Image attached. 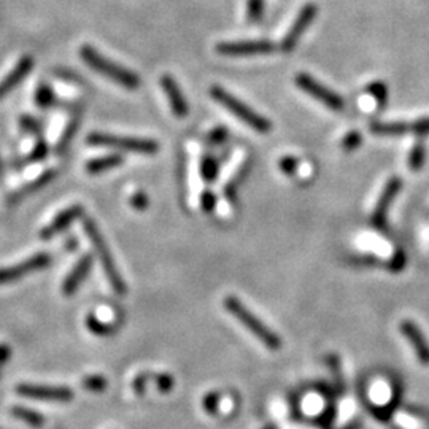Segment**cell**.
I'll list each match as a JSON object with an SVG mask.
<instances>
[{
	"mask_svg": "<svg viewBox=\"0 0 429 429\" xmlns=\"http://www.w3.org/2000/svg\"><path fill=\"white\" fill-rule=\"evenodd\" d=\"M80 57L84 61V64L93 68L94 72L100 73L105 78L112 80L116 84H121L123 88L134 91L140 86V77L135 72L129 70L123 66H118L116 62L107 59L105 56H102L96 48L89 47V45H83L80 48Z\"/></svg>",
	"mask_w": 429,
	"mask_h": 429,
	"instance_id": "6da1fadb",
	"label": "cell"
},
{
	"mask_svg": "<svg viewBox=\"0 0 429 429\" xmlns=\"http://www.w3.org/2000/svg\"><path fill=\"white\" fill-rule=\"evenodd\" d=\"M225 308L237 319L240 324H243L251 334H253L257 340L269 350L277 352L282 348V340L280 337L269 328L267 324L261 322L256 315L248 310L247 306H243V302L237 299L236 296H227L225 299Z\"/></svg>",
	"mask_w": 429,
	"mask_h": 429,
	"instance_id": "7a4b0ae2",
	"label": "cell"
},
{
	"mask_svg": "<svg viewBox=\"0 0 429 429\" xmlns=\"http://www.w3.org/2000/svg\"><path fill=\"white\" fill-rule=\"evenodd\" d=\"M210 96H211V99H213L215 102H218L220 105L225 107L226 110L231 112L234 116L240 119L243 124H247L248 128L256 130V133L269 134L272 130V124L267 118L255 112L253 108L248 107L240 99H237L236 96L227 93L225 88H221V86H211Z\"/></svg>",
	"mask_w": 429,
	"mask_h": 429,
	"instance_id": "3957f363",
	"label": "cell"
},
{
	"mask_svg": "<svg viewBox=\"0 0 429 429\" xmlns=\"http://www.w3.org/2000/svg\"><path fill=\"white\" fill-rule=\"evenodd\" d=\"M83 229L86 232V236H88L91 245H93L96 250V255L99 256L100 264L104 267V272L108 278V283L113 288V291L116 294H124L128 288H126V283L121 277V273L118 272L116 269V262H114L112 251L108 248V245L105 242L104 236H102L99 227H97L96 223L89 218L83 220Z\"/></svg>",
	"mask_w": 429,
	"mask_h": 429,
	"instance_id": "277c9868",
	"label": "cell"
},
{
	"mask_svg": "<svg viewBox=\"0 0 429 429\" xmlns=\"http://www.w3.org/2000/svg\"><path fill=\"white\" fill-rule=\"evenodd\" d=\"M88 143L93 146H110L116 150L153 156L159 150V143L153 139H139V137H123L104 133H94L88 137Z\"/></svg>",
	"mask_w": 429,
	"mask_h": 429,
	"instance_id": "5b68a950",
	"label": "cell"
},
{
	"mask_svg": "<svg viewBox=\"0 0 429 429\" xmlns=\"http://www.w3.org/2000/svg\"><path fill=\"white\" fill-rule=\"evenodd\" d=\"M294 83L301 91H304L306 94L312 96L313 99H317L318 102H322L323 105L331 108V110L342 112L343 108H345V100H343L339 94L334 93L333 89H329L328 86L319 83L318 80H315L313 77L308 75V73H297Z\"/></svg>",
	"mask_w": 429,
	"mask_h": 429,
	"instance_id": "8992f818",
	"label": "cell"
},
{
	"mask_svg": "<svg viewBox=\"0 0 429 429\" xmlns=\"http://www.w3.org/2000/svg\"><path fill=\"white\" fill-rule=\"evenodd\" d=\"M53 257L47 251H40V253L33 255L31 257H27L20 264L10 266V267H0V285H10L20 282L21 278H24L26 276H31V273H36L47 269Z\"/></svg>",
	"mask_w": 429,
	"mask_h": 429,
	"instance_id": "52a82bcc",
	"label": "cell"
},
{
	"mask_svg": "<svg viewBox=\"0 0 429 429\" xmlns=\"http://www.w3.org/2000/svg\"><path fill=\"white\" fill-rule=\"evenodd\" d=\"M16 393L22 398L47 400V402H70L73 399V391L67 386H50V385H31V383H21L16 386Z\"/></svg>",
	"mask_w": 429,
	"mask_h": 429,
	"instance_id": "ba28073f",
	"label": "cell"
},
{
	"mask_svg": "<svg viewBox=\"0 0 429 429\" xmlns=\"http://www.w3.org/2000/svg\"><path fill=\"white\" fill-rule=\"evenodd\" d=\"M276 45L269 40H251V42H225L216 45V53L227 57H247L271 54Z\"/></svg>",
	"mask_w": 429,
	"mask_h": 429,
	"instance_id": "9c48e42d",
	"label": "cell"
},
{
	"mask_svg": "<svg viewBox=\"0 0 429 429\" xmlns=\"http://www.w3.org/2000/svg\"><path fill=\"white\" fill-rule=\"evenodd\" d=\"M317 13H318V7L315 3H307L302 7L299 15H297V18L293 22V26H291L289 32L286 33L285 38L282 40V45H280L282 51L289 53V51H293L296 48V45L299 43L301 37L304 36L308 26H310L315 18H317Z\"/></svg>",
	"mask_w": 429,
	"mask_h": 429,
	"instance_id": "30bf717a",
	"label": "cell"
},
{
	"mask_svg": "<svg viewBox=\"0 0 429 429\" xmlns=\"http://www.w3.org/2000/svg\"><path fill=\"white\" fill-rule=\"evenodd\" d=\"M400 190H402V180H400L399 176H391V179L386 181L379 200H377L375 209L372 211V225L375 227L383 229L386 226L388 211H390L393 200L396 199Z\"/></svg>",
	"mask_w": 429,
	"mask_h": 429,
	"instance_id": "8fae6325",
	"label": "cell"
},
{
	"mask_svg": "<svg viewBox=\"0 0 429 429\" xmlns=\"http://www.w3.org/2000/svg\"><path fill=\"white\" fill-rule=\"evenodd\" d=\"M400 333L409 340V343L414 348V352L419 358V361L423 366H429V342L425 337V334L421 333V329L410 319H405V322L400 323L399 326Z\"/></svg>",
	"mask_w": 429,
	"mask_h": 429,
	"instance_id": "7c38bea8",
	"label": "cell"
},
{
	"mask_svg": "<svg viewBox=\"0 0 429 429\" xmlns=\"http://www.w3.org/2000/svg\"><path fill=\"white\" fill-rule=\"evenodd\" d=\"M83 215H84V209L78 204L72 205V207H68L66 210H62L48 226H45L42 231H40V239H43V240L53 239L54 236H57V234L64 232L66 229L72 225V223H75L78 218H82Z\"/></svg>",
	"mask_w": 429,
	"mask_h": 429,
	"instance_id": "4fadbf2b",
	"label": "cell"
},
{
	"mask_svg": "<svg viewBox=\"0 0 429 429\" xmlns=\"http://www.w3.org/2000/svg\"><path fill=\"white\" fill-rule=\"evenodd\" d=\"M161 88L164 89V94L167 97L172 112L176 118H186L188 113H190V107H188V100L185 94L181 93V88L179 83L175 82V78L172 75L161 77Z\"/></svg>",
	"mask_w": 429,
	"mask_h": 429,
	"instance_id": "5bb4252c",
	"label": "cell"
},
{
	"mask_svg": "<svg viewBox=\"0 0 429 429\" xmlns=\"http://www.w3.org/2000/svg\"><path fill=\"white\" fill-rule=\"evenodd\" d=\"M91 267H93V256L84 255L80 257L77 264L72 267V271L67 273L64 283H62V293H64V296L70 297L77 293L80 285L89 276Z\"/></svg>",
	"mask_w": 429,
	"mask_h": 429,
	"instance_id": "9a60e30c",
	"label": "cell"
},
{
	"mask_svg": "<svg viewBox=\"0 0 429 429\" xmlns=\"http://www.w3.org/2000/svg\"><path fill=\"white\" fill-rule=\"evenodd\" d=\"M32 67H33L32 57L24 56L21 61H18V64L15 66L13 70L0 82V100H2L7 94H10L11 91L16 88V84H20L22 80H24L27 73L32 70Z\"/></svg>",
	"mask_w": 429,
	"mask_h": 429,
	"instance_id": "2e32d148",
	"label": "cell"
},
{
	"mask_svg": "<svg viewBox=\"0 0 429 429\" xmlns=\"http://www.w3.org/2000/svg\"><path fill=\"white\" fill-rule=\"evenodd\" d=\"M123 163H124V159L121 154H108V156L91 159V161L86 164V172L91 175L104 174V172L107 170H113V169L119 167Z\"/></svg>",
	"mask_w": 429,
	"mask_h": 429,
	"instance_id": "e0dca14e",
	"label": "cell"
},
{
	"mask_svg": "<svg viewBox=\"0 0 429 429\" xmlns=\"http://www.w3.org/2000/svg\"><path fill=\"white\" fill-rule=\"evenodd\" d=\"M370 133L382 137H396V135H405L410 133V123L405 121H388V123H372Z\"/></svg>",
	"mask_w": 429,
	"mask_h": 429,
	"instance_id": "ac0fdd59",
	"label": "cell"
},
{
	"mask_svg": "<svg viewBox=\"0 0 429 429\" xmlns=\"http://www.w3.org/2000/svg\"><path fill=\"white\" fill-rule=\"evenodd\" d=\"M10 412L16 420L26 423V425L32 428H42L45 425V416L42 414H38L37 410L24 407V405H13Z\"/></svg>",
	"mask_w": 429,
	"mask_h": 429,
	"instance_id": "d6986e66",
	"label": "cell"
},
{
	"mask_svg": "<svg viewBox=\"0 0 429 429\" xmlns=\"http://www.w3.org/2000/svg\"><path fill=\"white\" fill-rule=\"evenodd\" d=\"M426 161V146L423 142H416L414 146H412V150L409 153L407 158V164L409 169L412 172H419L423 169V165H425Z\"/></svg>",
	"mask_w": 429,
	"mask_h": 429,
	"instance_id": "ffe728a7",
	"label": "cell"
},
{
	"mask_svg": "<svg viewBox=\"0 0 429 429\" xmlns=\"http://www.w3.org/2000/svg\"><path fill=\"white\" fill-rule=\"evenodd\" d=\"M84 324H86V328H88L89 333H93L94 336H99V337H107V336H112L114 333V328L112 324L104 323L102 319L97 318L94 313H89L88 317H86Z\"/></svg>",
	"mask_w": 429,
	"mask_h": 429,
	"instance_id": "44dd1931",
	"label": "cell"
},
{
	"mask_svg": "<svg viewBox=\"0 0 429 429\" xmlns=\"http://www.w3.org/2000/svg\"><path fill=\"white\" fill-rule=\"evenodd\" d=\"M218 161L213 156H204L202 161H200V176L205 183H213L218 176Z\"/></svg>",
	"mask_w": 429,
	"mask_h": 429,
	"instance_id": "7402d4cb",
	"label": "cell"
},
{
	"mask_svg": "<svg viewBox=\"0 0 429 429\" xmlns=\"http://www.w3.org/2000/svg\"><path fill=\"white\" fill-rule=\"evenodd\" d=\"M368 94L374 97V100L377 102V105L380 108L386 107L388 104V97H390V93H388V86L383 82H372L368 84Z\"/></svg>",
	"mask_w": 429,
	"mask_h": 429,
	"instance_id": "603a6c76",
	"label": "cell"
},
{
	"mask_svg": "<svg viewBox=\"0 0 429 429\" xmlns=\"http://www.w3.org/2000/svg\"><path fill=\"white\" fill-rule=\"evenodd\" d=\"M82 386L86 391L102 393L107 390L108 382L105 380V377H102V375H88L82 380Z\"/></svg>",
	"mask_w": 429,
	"mask_h": 429,
	"instance_id": "cb8c5ba5",
	"label": "cell"
},
{
	"mask_svg": "<svg viewBox=\"0 0 429 429\" xmlns=\"http://www.w3.org/2000/svg\"><path fill=\"white\" fill-rule=\"evenodd\" d=\"M36 104L40 108H48L54 104V93L50 84H40L36 93Z\"/></svg>",
	"mask_w": 429,
	"mask_h": 429,
	"instance_id": "d4e9b609",
	"label": "cell"
},
{
	"mask_svg": "<svg viewBox=\"0 0 429 429\" xmlns=\"http://www.w3.org/2000/svg\"><path fill=\"white\" fill-rule=\"evenodd\" d=\"M264 0H247V20L250 22H259L264 16Z\"/></svg>",
	"mask_w": 429,
	"mask_h": 429,
	"instance_id": "484cf974",
	"label": "cell"
},
{
	"mask_svg": "<svg viewBox=\"0 0 429 429\" xmlns=\"http://www.w3.org/2000/svg\"><path fill=\"white\" fill-rule=\"evenodd\" d=\"M54 176H56V170H47V172H45V174L40 175L37 180H33L32 183H29V185L24 188V191H26V193L38 191L40 188L47 186L48 183L54 179Z\"/></svg>",
	"mask_w": 429,
	"mask_h": 429,
	"instance_id": "4316f807",
	"label": "cell"
},
{
	"mask_svg": "<svg viewBox=\"0 0 429 429\" xmlns=\"http://www.w3.org/2000/svg\"><path fill=\"white\" fill-rule=\"evenodd\" d=\"M361 143H363L361 134L356 133V130H350V133L345 134V137L342 139V148L345 151H353L361 146Z\"/></svg>",
	"mask_w": 429,
	"mask_h": 429,
	"instance_id": "83f0119b",
	"label": "cell"
},
{
	"mask_svg": "<svg viewBox=\"0 0 429 429\" xmlns=\"http://www.w3.org/2000/svg\"><path fill=\"white\" fill-rule=\"evenodd\" d=\"M77 129H78V119H73L72 123H68V126L64 130V134H62V137H61L59 145H57V150H59L61 153L66 151V148L68 146V143L72 142L73 135H75V133H77Z\"/></svg>",
	"mask_w": 429,
	"mask_h": 429,
	"instance_id": "f1b7e54d",
	"label": "cell"
},
{
	"mask_svg": "<svg viewBox=\"0 0 429 429\" xmlns=\"http://www.w3.org/2000/svg\"><path fill=\"white\" fill-rule=\"evenodd\" d=\"M229 137V130L225 128V126H216L207 135V142L210 145H221V143H225Z\"/></svg>",
	"mask_w": 429,
	"mask_h": 429,
	"instance_id": "f546056e",
	"label": "cell"
},
{
	"mask_svg": "<svg viewBox=\"0 0 429 429\" xmlns=\"http://www.w3.org/2000/svg\"><path fill=\"white\" fill-rule=\"evenodd\" d=\"M204 410L210 415H215L220 409V394L218 393H207L202 399Z\"/></svg>",
	"mask_w": 429,
	"mask_h": 429,
	"instance_id": "4dcf8cb0",
	"label": "cell"
},
{
	"mask_svg": "<svg viewBox=\"0 0 429 429\" xmlns=\"http://www.w3.org/2000/svg\"><path fill=\"white\" fill-rule=\"evenodd\" d=\"M129 204L133 209L143 211L148 209V205H150V199H148V196L143 191H137L133 194V196H130Z\"/></svg>",
	"mask_w": 429,
	"mask_h": 429,
	"instance_id": "1f68e13d",
	"label": "cell"
},
{
	"mask_svg": "<svg viewBox=\"0 0 429 429\" xmlns=\"http://www.w3.org/2000/svg\"><path fill=\"white\" fill-rule=\"evenodd\" d=\"M410 133L416 137H426L429 135V116L420 118L416 121L410 123Z\"/></svg>",
	"mask_w": 429,
	"mask_h": 429,
	"instance_id": "d6a6232c",
	"label": "cell"
},
{
	"mask_svg": "<svg viewBox=\"0 0 429 429\" xmlns=\"http://www.w3.org/2000/svg\"><path fill=\"white\" fill-rule=\"evenodd\" d=\"M154 383H156V388L161 393H169L172 391V388H174L175 382H174V377L169 375V374H159L154 377Z\"/></svg>",
	"mask_w": 429,
	"mask_h": 429,
	"instance_id": "836d02e7",
	"label": "cell"
},
{
	"mask_svg": "<svg viewBox=\"0 0 429 429\" xmlns=\"http://www.w3.org/2000/svg\"><path fill=\"white\" fill-rule=\"evenodd\" d=\"M278 167L285 175H293L297 170V167H299V161H297L294 156H283L282 159H280Z\"/></svg>",
	"mask_w": 429,
	"mask_h": 429,
	"instance_id": "e575fe53",
	"label": "cell"
},
{
	"mask_svg": "<svg viewBox=\"0 0 429 429\" xmlns=\"http://www.w3.org/2000/svg\"><path fill=\"white\" fill-rule=\"evenodd\" d=\"M47 156H48V145H47V142H45V140H38V142H37V145H36V148H33V150L31 151V156H29V161L37 163V161H42V159H45Z\"/></svg>",
	"mask_w": 429,
	"mask_h": 429,
	"instance_id": "d590c367",
	"label": "cell"
},
{
	"mask_svg": "<svg viewBox=\"0 0 429 429\" xmlns=\"http://www.w3.org/2000/svg\"><path fill=\"white\" fill-rule=\"evenodd\" d=\"M404 266H405V255L402 250H398L396 253L393 255L391 261L388 262V269L393 272H399V271H402Z\"/></svg>",
	"mask_w": 429,
	"mask_h": 429,
	"instance_id": "8d00e7d4",
	"label": "cell"
},
{
	"mask_svg": "<svg viewBox=\"0 0 429 429\" xmlns=\"http://www.w3.org/2000/svg\"><path fill=\"white\" fill-rule=\"evenodd\" d=\"M200 204H202L204 211H213L216 207V196L211 191H204L202 196H200Z\"/></svg>",
	"mask_w": 429,
	"mask_h": 429,
	"instance_id": "74e56055",
	"label": "cell"
},
{
	"mask_svg": "<svg viewBox=\"0 0 429 429\" xmlns=\"http://www.w3.org/2000/svg\"><path fill=\"white\" fill-rule=\"evenodd\" d=\"M150 374H146V372H143V374H139L133 382V388L137 394H143L145 393V386L148 383V379H150Z\"/></svg>",
	"mask_w": 429,
	"mask_h": 429,
	"instance_id": "f35d334b",
	"label": "cell"
},
{
	"mask_svg": "<svg viewBox=\"0 0 429 429\" xmlns=\"http://www.w3.org/2000/svg\"><path fill=\"white\" fill-rule=\"evenodd\" d=\"M22 123V128H24L26 130H29V133H33V134H40V130H42V128H40V123L36 121L33 118H29V116H24L21 119Z\"/></svg>",
	"mask_w": 429,
	"mask_h": 429,
	"instance_id": "ab89813d",
	"label": "cell"
},
{
	"mask_svg": "<svg viewBox=\"0 0 429 429\" xmlns=\"http://www.w3.org/2000/svg\"><path fill=\"white\" fill-rule=\"evenodd\" d=\"M334 415H336V410H334L333 407H329L328 410H324L323 414L319 415V419H318L319 425H323V426H329L331 423H333V420H334Z\"/></svg>",
	"mask_w": 429,
	"mask_h": 429,
	"instance_id": "60d3db41",
	"label": "cell"
},
{
	"mask_svg": "<svg viewBox=\"0 0 429 429\" xmlns=\"http://www.w3.org/2000/svg\"><path fill=\"white\" fill-rule=\"evenodd\" d=\"M11 358V348L8 343H0V366L8 363Z\"/></svg>",
	"mask_w": 429,
	"mask_h": 429,
	"instance_id": "b9f144b4",
	"label": "cell"
},
{
	"mask_svg": "<svg viewBox=\"0 0 429 429\" xmlns=\"http://www.w3.org/2000/svg\"><path fill=\"white\" fill-rule=\"evenodd\" d=\"M66 248L67 250H75L77 248V239L75 237H70L66 240Z\"/></svg>",
	"mask_w": 429,
	"mask_h": 429,
	"instance_id": "7bdbcfd3",
	"label": "cell"
},
{
	"mask_svg": "<svg viewBox=\"0 0 429 429\" xmlns=\"http://www.w3.org/2000/svg\"><path fill=\"white\" fill-rule=\"evenodd\" d=\"M343 429H358V423H356V421H353L352 425H347Z\"/></svg>",
	"mask_w": 429,
	"mask_h": 429,
	"instance_id": "ee69618b",
	"label": "cell"
},
{
	"mask_svg": "<svg viewBox=\"0 0 429 429\" xmlns=\"http://www.w3.org/2000/svg\"><path fill=\"white\" fill-rule=\"evenodd\" d=\"M264 429H276V428H272V426H271V428H264Z\"/></svg>",
	"mask_w": 429,
	"mask_h": 429,
	"instance_id": "f6af8a7d",
	"label": "cell"
}]
</instances>
